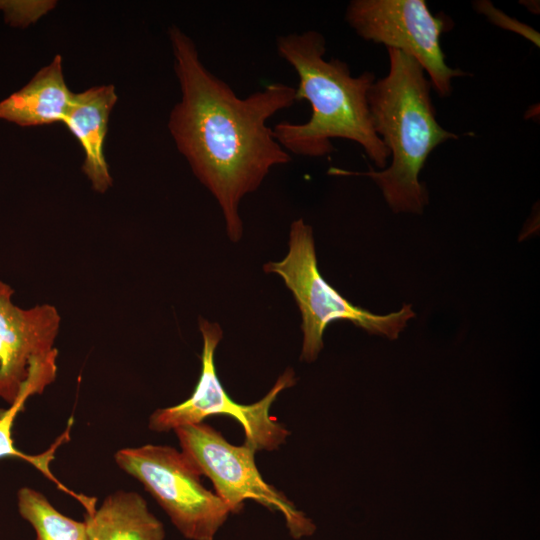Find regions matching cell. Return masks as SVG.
Returning <instances> with one entry per match:
<instances>
[{
    "mask_svg": "<svg viewBox=\"0 0 540 540\" xmlns=\"http://www.w3.org/2000/svg\"><path fill=\"white\" fill-rule=\"evenodd\" d=\"M13 294L0 281V398L9 405L41 394L54 382L61 322L53 305L23 309L13 303Z\"/></svg>",
    "mask_w": 540,
    "mask_h": 540,
    "instance_id": "cell-9",
    "label": "cell"
},
{
    "mask_svg": "<svg viewBox=\"0 0 540 540\" xmlns=\"http://www.w3.org/2000/svg\"><path fill=\"white\" fill-rule=\"evenodd\" d=\"M476 9L495 25L518 33L539 47V34L532 27L513 19L497 9L490 1H478Z\"/></svg>",
    "mask_w": 540,
    "mask_h": 540,
    "instance_id": "cell-16",
    "label": "cell"
},
{
    "mask_svg": "<svg viewBox=\"0 0 540 540\" xmlns=\"http://www.w3.org/2000/svg\"><path fill=\"white\" fill-rule=\"evenodd\" d=\"M116 102L117 94L113 85L94 86L73 93L70 108L63 120L82 146L83 173L92 188L100 193L107 191L113 181L103 149L109 116Z\"/></svg>",
    "mask_w": 540,
    "mask_h": 540,
    "instance_id": "cell-10",
    "label": "cell"
},
{
    "mask_svg": "<svg viewBox=\"0 0 540 540\" xmlns=\"http://www.w3.org/2000/svg\"><path fill=\"white\" fill-rule=\"evenodd\" d=\"M203 338L201 373L192 394L183 402L156 409L148 419V428L156 433H166L175 428L198 424L210 416L226 415L236 419L245 434L244 443L256 451H274L286 443L290 431L275 417L270 409L278 395L296 384L292 368H287L268 393L252 404L235 402L224 389L215 366V351L223 338L218 323L199 318Z\"/></svg>",
    "mask_w": 540,
    "mask_h": 540,
    "instance_id": "cell-5",
    "label": "cell"
},
{
    "mask_svg": "<svg viewBox=\"0 0 540 540\" xmlns=\"http://www.w3.org/2000/svg\"><path fill=\"white\" fill-rule=\"evenodd\" d=\"M52 1H6L0 0V11L5 21L11 26L25 27L37 21L46 11L54 6Z\"/></svg>",
    "mask_w": 540,
    "mask_h": 540,
    "instance_id": "cell-15",
    "label": "cell"
},
{
    "mask_svg": "<svg viewBox=\"0 0 540 540\" xmlns=\"http://www.w3.org/2000/svg\"><path fill=\"white\" fill-rule=\"evenodd\" d=\"M114 460L142 484L188 540H215L231 514L215 492L203 486L202 476L188 457L172 446L122 448Z\"/></svg>",
    "mask_w": 540,
    "mask_h": 540,
    "instance_id": "cell-6",
    "label": "cell"
},
{
    "mask_svg": "<svg viewBox=\"0 0 540 540\" xmlns=\"http://www.w3.org/2000/svg\"><path fill=\"white\" fill-rule=\"evenodd\" d=\"M276 49L298 75L296 102L306 100L312 110L307 122L276 124L277 142L289 154L324 157L334 151L331 140L342 138L359 144L376 167L386 168L390 152L374 131L367 101L375 75L353 76L346 62L326 60L325 38L315 30L281 35Z\"/></svg>",
    "mask_w": 540,
    "mask_h": 540,
    "instance_id": "cell-2",
    "label": "cell"
},
{
    "mask_svg": "<svg viewBox=\"0 0 540 540\" xmlns=\"http://www.w3.org/2000/svg\"><path fill=\"white\" fill-rule=\"evenodd\" d=\"M345 19L364 40L415 59L442 97L451 94L452 79L466 75L446 64L441 35L448 23L434 16L424 0H353Z\"/></svg>",
    "mask_w": 540,
    "mask_h": 540,
    "instance_id": "cell-8",
    "label": "cell"
},
{
    "mask_svg": "<svg viewBox=\"0 0 540 540\" xmlns=\"http://www.w3.org/2000/svg\"><path fill=\"white\" fill-rule=\"evenodd\" d=\"M88 540H165L163 523L134 491L118 490L84 516Z\"/></svg>",
    "mask_w": 540,
    "mask_h": 540,
    "instance_id": "cell-12",
    "label": "cell"
},
{
    "mask_svg": "<svg viewBox=\"0 0 540 540\" xmlns=\"http://www.w3.org/2000/svg\"><path fill=\"white\" fill-rule=\"evenodd\" d=\"M289 250L280 261L263 266L266 273L280 276L291 291L301 313L303 333L300 360L314 362L323 349L327 326L338 320L349 321L369 334L395 340L415 317L411 304L398 311L378 315L352 304L320 274L312 227L300 218L291 223Z\"/></svg>",
    "mask_w": 540,
    "mask_h": 540,
    "instance_id": "cell-4",
    "label": "cell"
},
{
    "mask_svg": "<svg viewBox=\"0 0 540 540\" xmlns=\"http://www.w3.org/2000/svg\"><path fill=\"white\" fill-rule=\"evenodd\" d=\"M17 507L20 516L35 531V540H88L85 521L62 514L36 489L20 488Z\"/></svg>",
    "mask_w": 540,
    "mask_h": 540,
    "instance_id": "cell-13",
    "label": "cell"
},
{
    "mask_svg": "<svg viewBox=\"0 0 540 540\" xmlns=\"http://www.w3.org/2000/svg\"><path fill=\"white\" fill-rule=\"evenodd\" d=\"M387 50L388 74L374 81L367 101L374 131L392 162L381 171L330 168L328 174L370 177L395 213L421 214L428 204V192L420 182V172L438 145L458 136L437 121L432 86L420 64L401 51Z\"/></svg>",
    "mask_w": 540,
    "mask_h": 540,
    "instance_id": "cell-3",
    "label": "cell"
},
{
    "mask_svg": "<svg viewBox=\"0 0 540 540\" xmlns=\"http://www.w3.org/2000/svg\"><path fill=\"white\" fill-rule=\"evenodd\" d=\"M181 451L201 476L213 484L215 494L231 514H238L246 500H254L284 518L290 536L296 540L312 536L317 526L313 520L275 486L267 483L256 462V450L247 443L234 445L204 422L175 428Z\"/></svg>",
    "mask_w": 540,
    "mask_h": 540,
    "instance_id": "cell-7",
    "label": "cell"
},
{
    "mask_svg": "<svg viewBox=\"0 0 540 540\" xmlns=\"http://www.w3.org/2000/svg\"><path fill=\"white\" fill-rule=\"evenodd\" d=\"M72 97L58 54L26 85L0 101V119L22 127L63 122Z\"/></svg>",
    "mask_w": 540,
    "mask_h": 540,
    "instance_id": "cell-11",
    "label": "cell"
},
{
    "mask_svg": "<svg viewBox=\"0 0 540 540\" xmlns=\"http://www.w3.org/2000/svg\"><path fill=\"white\" fill-rule=\"evenodd\" d=\"M181 99L168 128L193 174L217 200L229 239L243 233L242 198L256 191L270 171L291 161L267 125L296 102V88L272 83L239 97L202 63L193 40L177 26L168 29Z\"/></svg>",
    "mask_w": 540,
    "mask_h": 540,
    "instance_id": "cell-1",
    "label": "cell"
},
{
    "mask_svg": "<svg viewBox=\"0 0 540 540\" xmlns=\"http://www.w3.org/2000/svg\"><path fill=\"white\" fill-rule=\"evenodd\" d=\"M26 401L27 399L20 398L9 405V407H0V459L17 458L26 461L38 469L48 480L52 481L58 489L74 497L85 508V511L92 509L96 504V498L77 494L70 490L57 479L50 469V464L55 457L57 449L70 439L72 420L65 432L43 453L30 455L22 452L15 446L12 436L13 426L17 415L24 410Z\"/></svg>",
    "mask_w": 540,
    "mask_h": 540,
    "instance_id": "cell-14",
    "label": "cell"
}]
</instances>
